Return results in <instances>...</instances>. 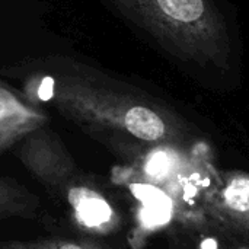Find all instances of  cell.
Instances as JSON below:
<instances>
[{"instance_id":"cell-8","label":"cell","mask_w":249,"mask_h":249,"mask_svg":"<svg viewBox=\"0 0 249 249\" xmlns=\"http://www.w3.org/2000/svg\"><path fill=\"white\" fill-rule=\"evenodd\" d=\"M238 249H249V248H238Z\"/></svg>"},{"instance_id":"cell-6","label":"cell","mask_w":249,"mask_h":249,"mask_svg":"<svg viewBox=\"0 0 249 249\" xmlns=\"http://www.w3.org/2000/svg\"><path fill=\"white\" fill-rule=\"evenodd\" d=\"M41 209L39 198L12 178L0 177V220L35 219Z\"/></svg>"},{"instance_id":"cell-5","label":"cell","mask_w":249,"mask_h":249,"mask_svg":"<svg viewBox=\"0 0 249 249\" xmlns=\"http://www.w3.org/2000/svg\"><path fill=\"white\" fill-rule=\"evenodd\" d=\"M220 207L226 219L249 236V175L233 174L220 193Z\"/></svg>"},{"instance_id":"cell-3","label":"cell","mask_w":249,"mask_h":249,"mask_svg":"<svg viewBox=\"0 0 249 249\" xmlns=\"http://www.w3.org/2000/svg\"><path fill=\"white\" fill-rule=\"evenodd\" d=\"M15 155L26 171L57 201L66 206L79 229L101 236L118 231L120 213L76 166L55 134L41 127L22 140Z\"/></svg>"},{"instance_id":"cell-7","label":"cell","mask_w":249,"mask_h":249,"mask_svg":"<svg viewBox=\"0 0 249 249\" xmlns=\"http://www.w3.org/2000/svg\"><path fill=\"white\" fill-rule=\"evenodd\" d=\"M0 249H104L99 244L85 239L67 238H39V239H4Z\"/></svg>"},{"instance_id":"cell-1","label":"cell","mask_w":249,"mask_h":249,"mask_svg":"<svg viewBox=\"0 0 249 249\" xmlns=\"http://www.w3.org/2000/svg\"><path fill=\"white\" fill-rule=\"evenodd\" d=\"M47 96L70 118L111 130L143 143L179 144L188 134L185 120L147 92L105 79L45 77Z\"/></svg>"},{"instance_id":"cell-4","label":"cell","mask_w":249,"mask_h":249,"mask_svg":"<svg viewBox=\"0 0 249 249\" xmlns=\"http://www.w3.org/2000/svg\"><path fill=\"white\" fill-rule=\"evenodd\" d=\"M47 117L0 86V153L44 127Z\"/></svg>"},{"instance_id":"cell-2","label":"cell","mask_w":249,"mask_h":249,"mask_svg":"<svg viewBox=\"0 0 249 249\" xmlns=\"http://www.w3.org/2000/svg\"><path fill=\"white\" fill-rule=\"evenodd\" d=\"M111 1L171 55L200 67L229 69L233 53L231 29L214 0Z\"/></svg>"}]
</instances>
